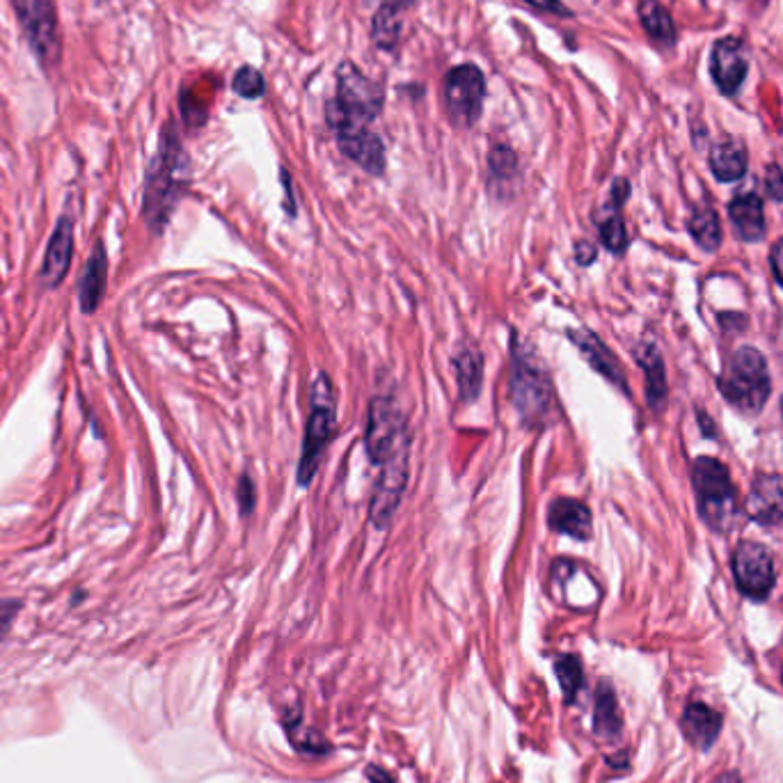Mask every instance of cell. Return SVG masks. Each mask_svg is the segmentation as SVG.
<instances>
[{"instance_id":"cell-33","label":"cell","mask_w":783,"mask_h":783,"mask_svg":"<svg viewBox=\"0 0 783 783\" xmlns=\"http://www.w3.org/2000/svg\"><path fill=\"white\" fill-rule=\"evenodd\" d=\"M765 188L770 200L783 202V172L779 165H770V168L765 170Z\"/></svg>"},{"instance_id":"cell-25","label":"cell","mask_w":783,"mask_h":783,"mask_svg":"<svg viewBox=\"0 0 783 783\" xmlns=\"http://www.w3.org/2000/svg\"><path fill=\"white\" fill-rule=\"evenodd\" d=\"M401 12L403 7L381 5V10L374 14V21H371V37H374L378 49L392 51L394 46H397L401 35Z\"/></svg>"},{"instance_id":"cell-5","label":"cell","mask_w":783,"mask_h":783,"mask_svg":"<svg viewBox=\"0 0 783 783\" xmlns=\"http://www.w3.org/2000/svg\"><path fill=\"white\" fill-rule=\"evenodd\" d=\"M511 401L522 424L529 429L545 424V419L552 413V401H555L548 371L518 339H513L511 353Z\"/></svg>"},{"instance_id":"cell-16","label":"cell","mask_w":783,"mask_h":783,"mask_svg":"<svg viewBox=\"0 0 783 783\" xmlns=\"http://www.w3.org/2000/svg\"><path fill=\"white\" fill-rule=\"evenodd\" d=\"M106 280H108V255L104 241H97L94 245L90 259L81 273V282H78V300H81V310L85 314H94L101 305L106 294Z\"/></svg>"},{"instance_id":"cell-6","label":"cell","mask_w":783,"mask_h":783,"mask_svg":"<svg viewBox=\"0 0 783 783\" xmlns=\"http://www.w3.org/2000/svg\"><path fill=\"white\" fill-rule=\"evenodd\" d=\"M337 433V413H335V397H332V385L328 376H319L312 387V413L307 419L303 454L298 461V486L307 488L312 484L316 468L330 440Z\"/></svg>"},{"instance_id":"cell-44","label":"cell","mask_w":783,"mask_h":783,"mask_svg":"<svg viewBox=\"0 0 783 783\" xmlns=\"http://www.w3.org/2000/svg\"><path fill=\"white\" fill-rule=\"evenodd\" d=\"M781 415H783V399H781Z\"/></svg>"},{"instance_id":"cell-4","label":"cell","mask_w":783,"mask_h":783,"mask_svg":"<svg viewBox=\"0 0 783 783\" xmlns=\"http://www.w3.org/2000/svg\"><path fill=\"white\" fill-rule=\"evenodd\" d=\"M719 392L742 415L756 417L761 413L772 392L765 355L754 346L735 348L719 376Z\"/></svg>"},{"instance_id":"cell-23","label":"cell","mask_w":783,"mask_h":783,"mask_svg":"<svg viewBox=\"0 0 783 783\" xmlns=\"http://www.w3.org/2000/svg\"><path fill=\"white\" fill-rule=\"evenodd\" d=\"M710 170L719 181H738L747 172V149L738 140L726 138L710 149Z\"/></svg>"},{"instance_id":"cell-22","label":"cell","mask_w":783,"mask_h":783,"mask_svg":"<svg viewBox=\"0 0 783 783\" xmlns=\"http://www.w3.org/2000/svg\"><path fill=\"white\" fill-rule=\"evenodd\" d=\"M454 371L463 401L470 403L477 399L481 385H484V358H481L479 348L470 342L458 346L454 353Z\"/></svg>"},{"instance_id":"cell-34","label":"cell","mask_w":783,"mask_h":783,"mask_svg":"<svg viewBox=\"0 0 783 783\" xmlns=\"http://www.w3.org/2000/svg\"><path fill=\"white\" fill-rule=\"evenodd\" d=\"M239 509L241 516H250L252 509H255V484H252L250 477H241L239 481Z\"/></svg>"},{"instance_id":"cell-26","label":"cell","mask_w":783,"mask_h":783,"mask_svg":"<svg viewBox=\"0 0 783 783\" xmlns=\"http://www.w3.org/2000/svg\"><path fill=\"white\" fill-rule=\"evenodd\" d=\"M593 729L600 738H616L621 731V715L616 706L614 692L609 685H600L596 694V713H593Z\"/></svg>"},{"instance_id":"cell-37","label":"cell","mask_w":783,"mask_h":783,"mask_svg":"<svg viewBox=\"0 0 783 783\" xmlns=\"http://www.w3.org/2000/svg\"><path fill=\"white\" fill-rule=\"evenodd\" d=\"M630 195V184L626 179H616L614 188H612V207H623V202L628 200Z\"/></svg>"},{"instance_id":"cell-38","label":"cell","mask_w":783,"mask_h":783,"mask_svg":"<svg viewBox=\"0 0 783 783\" xmlns=\"http://www.w3.org/2000/svg\"><path fill=\"white\" fill-rule=\"evenodd\" d=\"M575 257H577V261H580L582 266H589L591 261L596 259V248H593V245H591V243H587V241L577 243V248H575Z\"/></svg>"},{"instance_id":"cell-28","label":"cell","mask_w":783,"mask_h":783,"mask_svg":"<svg viewBox=\"0 0 783 783\" xmlns=\"http://www.w3.org/2000/svg\"><path fill=\"white\" fill-rule=\"evenodd\" d=\"M488 170L490 188H506L518 179V156L506 145H497L488 156Z\"/></svg>"},{"instance_id":"cell-13","label":"cell","mask_w":783,"mask_h":783,"mask_svg":"<svg viewBox=\"0 0 783 783\" xmlns=\"http://www.w3.org/2000/svg\"><path fill=\"white\" fill-rule=\"evenodd\" d=\"M71 259H74V220L69 216H62L53 229L49 248H46L44 255L42 271H39V280H42L44 287H60V282L65 280V275L69 273Z\"/></svg>"},{"instance_id":"cell-32","label":"cell","mask_w":783,"mask_h":783,"mask_svg":"<svg viewBox=\"0 0 783 783\" xmlns=\"http://www.w3.org/2000/svg\"><path fill=\"white\" fill-rule=\"evenodd\" d=\"M21 609V603L19 600H12V598H0V639H3L7 632H10L14 619H17Z\"/></svg>"},{"instance_id":"cell-43","label":"cell","mask_w":783,"mask_h":783,"mask_svg":"<svg viewBox=\"0 0 783 783\" xmlns=\"http://www.w3.org/2000/svg\"><path fill=\"white\" fill-rule=\"evenodd\" d=\"M715 783H740L738 774H724V777H719Z\"/></svg>"},{"instance_id":"cell-20","label":"cell","mask_w":783,"mask_h":783,"mask_svg":"<svg viewBox=\"0 0 783 783\" xmlns=\"http://www.w3.org/2000/svg\"><path fill=\"white\" fill-rule=\"evenodd\" d=\"M337 145L346 158L358 163L369 174H383L385 170V145L383 140L371 131L351 133V136L337 138Z\"/></svg>"},{"instance_id":"cell-40","label":"cell","mask_w":783,"mask_h":783,"mask_svg":"<svg viewBox=\"0 0 783 783\" xmlns=\"http://www.w3.org/2000/svg\"><path fill=\"white\" fill-rule=\"evenodd\" d=\"M369 777H371V779L383 781V783H392V779H390V777H385V774H383L381 770H378V767H369Z\"/></svg>"},{"instance_id":"cell-31","label":"cell","mask_w":783,"mask_h":783,"mask_svg":"<svg viewBox=\"0 0 783 783\" xmlns=\"http://www.w3.org/2000/svg\"><path fill=\"white\" fill-rule=\"evenodd\" d=\"M232 87H234V92L243 99H259V97H264V92H266L264 76H261L255 67H241L239 71H236Z\"/></svg>"},{"instance_id":"cell-7","label":"cell","mask_w":783,"mask_h":783,"mask_svg":"<svg viewBox=\"0 0 783 783\" xmlns=\"http://www.w3.org/2000/svg\"><path fill=\"white\" fill-rule=\"evenodd\" d=\"M365 447L369 461L381 465L387 458L394 456L403 447H410V431L408 422L399 403L392 397H374L369 403L367 415V431H365Z\"/></svg>"},{"instance_id":"cell-8","label":"cell","mask_w":783,"mask_h":783,"mask_svg":"<svg viewBox=\"0 0 783 783\" xmlns=\"http://www.w3.org/2000/svg\"><path fill=\"white\" fill-rule=\"evenodd\" d=\"M19 26L44 67H55L62 55L58 10L53 0H12Z\"/></svg>"},{"instance_id":"cell-14","label":"cell","mask_w":783,"mask_h":783,"mask_svg":"<svg viewBox=\"0 0 783 783\" xmlns=\"http://www.w3.org/2000/svg\"><path fill=\"white\" fill-rule=\"evenodd\" d=\"M568 339H571V344L582 353V358L587 360L600 376L607 378L609 383L621 387V390L628 394V378H626V371H623V365L616 360V355L600 342L596 332L568 330Z\"/></svg>"},{"instance_id":"cell-30","label":"cell","mask_w":783,"mask_h":783,"mask_svg":"<svg viewBox=\"0 0 783 783\" xmlns=\"http://www.w3.org/2000/svg\"><path fill=\"white\" fill-rule=\"evenodd\" d=\"M557 678L561 683V690H564L566 699L573 701L580 687L584 683V674H582V662L575 658V655H564V658L557 660Z\"/></svg>"},{"instance_id":"cell-3","label":"cell","mask_w":783,"mask_h":783,"mask_svg":"<svg viewBox=\"0 0 783 783\" xmlns=\"http://www.w3.org/2000/svg\"><path fill=\"white\" fill-rule=\"evenodd\" d=\"M692 488L696 509L706 527L717 534H729L738 520V490L726 465L713 456H699L692 463Z\"/></svg>"},{"instance_id":"cell-19","label":"cell","mask_w":783,"mask_h":783,"mask_svg":"<svg viewBox=\"0 0 783 783\" xmlns=\"http://www.w3.org/2000/svg\"><path fill=\"white\" fill-rule=\"evenodd\" d=\"M729 218L742 241L756 243L765 239L763 200L756 193H740L729 202Z\"/></svg>"},{"instance_id":"cell-10","label":"cell","mask_w":783,"mask_h":783,"mask_svg":"<svg viewBox=\"0 0 783 783\" xmlns=\"http://www.w3.org/2000/svg\"><path fill=\"white\" fill-rule=\"evenodd\" d=\"M731 568L738 589L751 600H765L774 589V561L770 550L761 543L742 541L735 545Z\"/></svg>"},{"instance_id":"cell-42","label":"cell","mask_w":783,"mask_h":783,"mask_svg":"<svg viewBox=\"0 0 783 783\" xmlns=\"http://www.w3.org/2000/svg\"><path fill=\"white\" fill-rule=\"evenodd\" d=\"M413 0H381V5H394V7H408Z\"/></svg>"},{"instance_id":"cell-2","label":"cell","mask_w":783,"mask_h":783,"mask_svg":"<svg viewBox=\"0 0 783 783\" xmlns=\"http://www.w3.org/2000/svg\"><path fill=\"white\" fill-rule=\"evenodd\" d=\"M383 106V92L353 65L344 62L337 69V94L328 101L326 120L337 138L369 131Z\"/></svg>"},{"instance_id":"cell-29","label":"cell","mask_w":783,"mask_h":783,"mask_svg":"<svg viewBox=\"0 0 783 783\" xmlns=\"http://www.w3.org/2000/svg\"><path fill=\"white\" fill-rule=\"evenodd\" d=\"M598 232H600V239H603L605 248L609 252H614V255H621V252H626V248H628V232H626V225H623L619 207H612V211H609L607 218L598 220Z\"/></svg>"},{"instance_id":"cell-39","label":"cell","mask_w":783,"mask_h":783,"mask_svg":"<svg viewBox=\"0 0 783 783\" xmlns=\"http://www.w3.org/2000/svg\"><path fill=\"white\" fill-rule=\"evenodd\" d=\"M280 177L284 181V188H287V211H289V216H294V213H296V209H294V193H291V179H289L287 170H282Z\"/></svg>"},{"instance_id":"cell-1","label":"cell","mask_w":783,"mask_h":783,"mask_svg":"<svg viewBox=\"0 0 783 783\" xmlns=\"http://www.w3.org/2000/svg\"><path fill=\"white\" fill-rule=\"evenodd\" d=\"M188 181V156L181 147L179 133L174 124H168L158 140V152L152 158L145 181V197H142V218L147 220L154 234H161L184 195Z\"/></svg>"},{"instance_id":"cell-21","label":"cell","mask_w":783,"mask_h":783,"mask_svg":"<svg viewBox=\"0 0 783 783\" xmlns=\"http://www.w3.org/2000/svg\"><path fill=\"white\" fill-rule=\"evenodd\" d=\"M683 731L685 738L690 740L696 749L706 751L713 747L719 731H722V715L701 701L687 703L683 715Z\"/></svg>"},{"instance_id":"cell-11","label":"cell","mask_w":783,"mask_h":783,"mask_svg":"<svg viewBox=\"0 0 783 783\" xmlns=\"http://www.w3.org/2000/svg\"><path fill=\"white\" fill-rule=\"evenodd\" d=\"M408 456L410 447L399 449L397 454L387 458L381 465V474H378L374 495H371V525L376 529H385L390 525L394 513H397L403 490H406L408 481Z\"/></svg>"},{"instance_id":"cell-17","label":"cell","mask_w":783,"mask_h":783,"mask_svg":"<svg viewBox=\"0 0 783 783\" xmlns=\"http://www.w3.org/2000/svg\"><path fill=\"white\" fill-rule=\"evenodd\" d=\"M591 511L587 504L577 502V500H568V497H561V500H555L550 504L548 511V522L550 527L559 534L571 536V539L577 541H589L593 534V522H591Z\"/></svg>"},{"instance_id":"cell-15","label":"cell","mask_w":783,"mask_h":783,"mask_svg":"<svg viewBox=\"0 0 783 783\" xmlns=\"http://www.w3.org/2000/svg\"><path fill=\"white\" fill-rule=\"evenodd\" d=\"M747 516L758 525H779L783 522V479L777 474H761L751 484L745 504Z\"/></svg>"},{"instance_id":"cell-24","label":"cell","mask_w":783,"mask_h":783,"mask_svg":"<svg viewBox=\"0 0 783 783\" xmlns=\"http://www.w3.org/2000/svg\"><path fill=\"white\" fill-rule=\"evenodd\" d=\"M639 17H642L646 33L651 35L653 42H658L662 46H671L676 42L674 21H671L669 12L664 10L660 3H655V0H644L642 7H639Z\"/></svg>"},{"instance_id":"cell-27","label":"cell","mask_w":783,"mask_h":783,"mask_svg":"<svg viewBox=\"0 0 783 783\" xmlns=\"http://www.w3.org/2000/svg\"><path fill=\"white\" fill-rule=\"evenodd\" d=\"M690 234L703 250L715 252L722 243V225H719L717 211L710 207L694 209L690 218Z\"/></svg>"},{"instance_id":"cell-18","label":"cell","mask_w":783,"mask_h":783,"mask_svg":"<svg viewBox=\"0 0 783 783\" xmlns=\"http://www.w3.org/2000/svg\"><path fill=\"white\" fill-rule=\"evenodd\" d=\"M637 365L646 374V401L653 408V413H662L667 406V371H664V360L658 351V346L644 342L635 348Z\"/></svg>"},{"instance_id":"cell-41","label":"cell","mask_w":783,"mask_h":783,"mask_svg":"<svg viewBox=\"0 0 783 783\" xmlns=\"http://www.w3.org/2000/svg\"><path fill=\"white\" fill-rule=\"evenodd\" d=\"M699 422H701V426H703V433H706V435H715V431H710V422H708V417L703 415L701 410H699Z\"/></svg>"},{"instance_id":"cell-12","label":"cell","mask_w":783,"mask_h":783,"mask_svg":"<svg viewBox=\"0 0 783 783\" xmlns=\"http://www.w3.org/2000/svg\"><path fill=\"white\" fill-rule=\"evenodd\" d=\"M710 71L719 90L724 94H735L745 83L749 60L747 49L738 37H724L713 46V58H710Z\"/></svg>"},{"instance_id":"cell-9","label":"cell","mask_w":783,"mask_h":783,"mask_svg":"<svg viewBox=\"0 0 783 783\" xmlns=\"http://www.w3.org/2000/svg\"><path fill=\"white\" fill-rule=\"evenodd\" d=\"M445 108L458 129H472L479 122L486 99V78L477 65H458L445 78Z\"/></svg>"},{"instance_id":"cell-36","label":"cell","mask_w":783,"mask_h":783,"mask_svg":"<svg viewBox=\"0 0 783 783\" xmlns=\"http://www.w3.org/2000/svg\"><path fill=\"white\" fill-rule=\"evenodd\" d=\"M770 264H772V273L774 278H777V282L783 287V236L781 239L772 245V252H770Z\"/></svg>"},{"instance_id":"cell-35","label":"cell","mask_w":783,"mask_h":783,"mask_svg":"<svg viewBox=\"0 0 783 783\" xmlns=\"http://www.w3.org/2000/svg\"><path fill=\"white\" fill-rule=\"evenodd\" d=\"M529 7L539 10L543 14H557V17H571V12L566 10L559 0H525Z\"/></svg>"}]
</instances>
